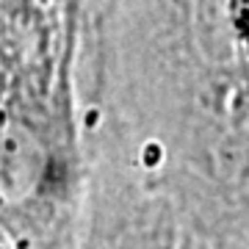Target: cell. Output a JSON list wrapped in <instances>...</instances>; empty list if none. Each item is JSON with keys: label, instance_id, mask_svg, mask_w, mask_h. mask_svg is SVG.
Instances as JSON below:
<instances>
[{"label": "cell", "instance_id": "obj_1", "mask_svg": "<svg viewBox=\"0 0 249 249\" xmlns=\"http://www.w3.org/2000/svg\"><path fill=\"white\" fill-rule=\"evenodd\" d=\"M78 80L0 100V232L14 249H78L86 202Z\"/></svg>", "mask_w": 249, "mask_h": 249}, {"label": "cell", "instance_id": "obj_2", "mask_svg": "<svg viewBox=\"0 0 249 249\" xmlns=\"http://www.w3.org/2000/svg\"><path fill=\"white\" fill-rule=\"evenodd\" d=\"M86 202L78 249H180L178 196L114 116L83 124Z\"/></svg>", "mask_w": 249, "mask_h": 249}, {"label": "cell", "instance_id": "obj_3", "mask_svg": "<svg viewBox=\"0 0 249 249\" xmlns=\"http://www.w3.org/2000/svg\"><path fill=\"white\" fill-rule=\"evenodd\" d=\"M78 11L58 0H0V100L78 80Z\"/></svg>", "mask_w": 249, "mask_h": 249}, {"label": "cell", "instance_id": "obj_4", "mask_svg": "<svg viewBox=\"0 0 249 249\" xmlns=\"http://www.w3.org/2000/svg\"><path fill=\"white\" fill-rule=\"evenodd\" d=\"M175 196L186 227L208 249H249V183L186 180Z\"/></svg>", "mask_w": 249, "mask_h": 249}, {"label": "cell", "instance_id": "obj_5", "mask_svg": "<svg viewBox=\"0 0 249 249\" xmlns=\"http://www.w3.org/2000/svg\"><path fill=\"white\" fill-rule=\"evenodd\" d=\"M216 175L227 183H249V124L222 144L216 158Z\"/></svg>", "mask_w": 249, "mask_h": 249}, {"label": "cell", "instance_id": "obj_6", "mask_svg": "<svg viewBox=\"0 0 249 249\" xmlns=\"http://www.w3.org/2000/svg\"><path fill=\"white\" fill-rule=\"evenodd\" d=\"M0 249H14V247H11V241L6 238V235H3V232H0Z\"/></svg>", "mask_w": 249, "mask_h": 249}]
</instances>
